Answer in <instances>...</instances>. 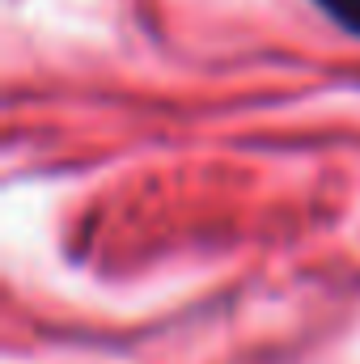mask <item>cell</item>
<instances>
[{
  "label": "cell",
  "instance_id": "cell-1",
  "mask_svg": "<svg viewBox=\"0 0 360 364\" xmlns=\"http://www.w3.org/2000/svg\"><path fill=\"white\" fill-rule=\"evenodd\" d=\"M344 30H352V34H360V0H318Z\"/></svg>",
  "mask_w": 360,
  "mask_h": 364
}]
</instances>
